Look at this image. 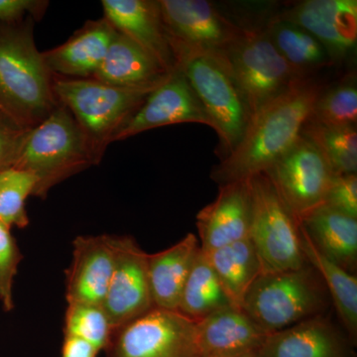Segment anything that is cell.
<instances>
[{
  "label": "cell",
  "mask_w": 357,
  "mask_h": 357,
  "mask_svg": "<svg viewBox=\"0 0 357 357\" xmlns=\"http://www.w3.org/2000/svg\"><path fill=\"white\" fill-rule=\"evenodd\" d=\"M232 306L201 248L183 289L178 312L195 321Z\"/></svg>",
  "instance_id": "cell-27"
},
{
  "label": "cell",
  "mask_w": 357,
  "mask_h": 357,
  "mask_svg": "<svg viewBox=\"0 0 357 357\" xmlns=\"http://www.w3.org/2000/svg\"><path fill=\"white\" fill-rule=\"evenodd\" d=\"M21 260L22 255L10 227L0 222V305L4 312H11L15 307L13 283Z\"/></svg>",
  "instance_id": "cell-32"
},
{
  "label": "cell",
  "mask_w": 357,
  "mask_h": 357,
  "mask_svg": "<svg viewBox=\"0 0 357 357\" xmlns=\"http://www.w3.org/2000/svg\"><path fill=\"white\" fill-rule=\"evenodd\" d=\"M98 349L81 338L65 335L62 357H96Z\"/></svg>",
  "instance_id": "cell-36"
},
{
  "label": "cell",
  "mask_w": 357,
  "mask_h": 357,
  "mask_svg": "<svg viewBox=\"0 0 357 357\" xmlns=\"http://www.w3.org/2000/svg\"><path fill=\"white\" fill-rule=\"evenodd\" d=\"M259 357H351L349 342L321 316L270 333Z\"/></svg>",
  "instance_id": "cell-20"
},
{
  "label": "cell",
  "mask_w": 357,
  "mask_h": 357,
  "mask_svg": "<svg viewBox=\"0 0 357 357\" xmlns=\"http://www.w3.org/2000/svg\"><path fill=\"white\" fill-rule=\"evenodd\" d=\"M115 262L114 236H81L73 241V257L66 271L68 303L102 306Z\"/></svg>",
  "instance_id": "cell-15"
},
{
  "label": "cell",
  "mask_w": 357,
  "mask_h": 357,
  "mask_svg": "<svg viewBox=\"0 0 357 357\" xmlns=\"http://www.w3.org/2000/svg\"><path fill=\"white\" fill-rule=\"evenodd\" d=\"M204 255L222 284L230 304L241 309L249 288L262 274L261 264L250 238Z\"/></svg>",
  "instance_id": "cell-25"
},
{
  "label": "cell",
  "mask_w": 357,
  "mask_h": 357,
  "mask_svg": "<svg viewBox=\"0 0 357 357\" xmlns=\"http://www.w3.org/2000/svg\"><path fill=\"white\" fill-rule=\"evenodd\" d=\"M277 17L304 28L324 45L333 64L342 62L356 50V0H305Z\"/></svg>",
  "instance_id": "cell-14"
},
{
  "label": "cell",
  "mask_w": 357,
  "mask_h": 357,
  "mask_svg": "<svg viewBox=\"0 0 357 357\" xmlns=\"http://www.w3.org/2000/svg\"><path fill=\"white\" fill-rule=\"evenodd\" d=\"M117 30L109 20L89 21L66 43L42 56L53 76L91 79L102 64Z\"/></svg>",
  "instance_id": "cell-19"
},
{
  "label": "cell",
  "mask_w": 357,
  "mask_h": 357,
  "mask_svg": "<svg viewBox=\"0 0 357 357\" xmlns=\"http://www.w3.org/2000/svg\"><path fill=\"white\" fill-rule=\"evenodd\" d=\"M159 6L170 44L222 53L243 30L206 0H159Z\"/></svg>",
  "instance_id": "cell-12"
},
{
  "label": "cell",
  "mask_w": 357,
  "mask_h": 357,
  "mask_svg": "<svg viewBox=\"0 0 357 357\" xmlns=\"http://www.w3.org/2000/svg\"><path fill=\"white\" fill-rule=\"evenodd\" d=\"M264 30L279 53L303 76L333 65L324 45L304 28L275 16Z\"/></svg>",
  "instance_id": "cell-26"
},
{
  "label": "cell",
  "mask_w": 357,
  "mask_h": 357,
  "mask_svg": "<svg viewBox=\"0 0 357 357\" xmlns=\"http://www.w3.org/2000/svg\"><path fill=\"white\" fill-rule=\"evenodd\" d=\"M105 351V357H199L196 321L154 307L112 331Z\"/></svg>",
  "instance_id": "cell-9"
},
{
  "label": "cell",
  "mask_w": 357,
  "mask_h": 357,
  "mask_svg": "<svg viewBox=\"0 0 357 357\" xmlns=\"http://www.w3.org/2000/svg\"><path fill=\"white\" fill-rule=\"evenodd\" d=\"M170 73L139 44L117 31L91 79L116 86H158Z\"/></svg>",
  "instance_id": "cell-21"
},
{
  "label": "cell",
  "mask_w": 357,
  "mask_h": 357,
  "mask_svg": "<svg viewBox=\"0 0 357 357\" xmlns=\"http://www.w3.org/2000/svg\"><path fill=\"white\" fill-rule=\"evenodd\" d=\"M53 77L35 44L32 17L0 23V112L27 130L38 126L59 105Z\"/></svg>",
  "instance_id": "cell-2"
},
{
  "label": "cell",
  "mask_w": 357,
  "mask_h": 357,
  "mask_svg": "<svg viewBox=\"0 0 357 357\" xmlns=\"http://www.w3.org/2000/svg\"><path fill=\"white\" fill-rule=\"evenodd\" d=\"M319 252L349 273L357 267V218L321 206L300 220Z\"/></svg>",
  "instance_id": "cell-23"
},
{
  "label": "cell",
  "mask_w": 357,
  "mask_h": 357,
  "mask_svg": "<svg viewBox=\"0 0 357 357\" xmlns=\"http://www.w3.org/2000/svg\"><path fill=\"white\" fill-rule=\"evenodd\" d=\"M301 245L307 264L321 276L351 344L357 338V276L319 252L300 225Z\"/></svg>",
  "instance_id": "cell-24"
},
{
  "label": "cell",
  "mask_w": 357,
  "mask_h": 357,
  "mask_svg": "<svg viewBox=\"0 0 357 357\" xmlns=\"http://www.w3.org/2000/svg\"><path fill=\"white\" fill-rule=\"evenodd\" d=\"M27 129L0 112V172L13 168Z\"/></svg>",
  "instance_id": "cell-34"
},
{
  "label": "cell",
  "mask_w": 357,
  "mask_h": 357,
  "mask_svg": "<svg viewBox=\"0 0 357 357\" xmlns=\"http://www.w3.org/2000/svg\"><path fill=\"white\" fill-rule=\"evenodd\" d=\"M263 174L270 178L299 222L323 206L335 176L318 148L302 134L295 144Z\"/></svg>",
  "instance_id": "cell-10"
},
{
  "label": "cell",
  "mask_w": 357,
  "mask_h": 357,
  "mask_svg": "<svg viewBox=\"0 0 357 357\" xmlns=\"http://www.w3.org/2000/svg\"><path fill=\"white\" fill-rule=\"evenodd\" d=\"M105 18L122 33L149 52L168 72L176 61L162 20L159 1L154 0H102Z\"/></svg>",
  "instance_id": "cell-17"
},
{
  "label": "cell",
  "mask_w": 357,
  "mask_h": 357,
  "mask_svg": "<svg viewBox=\"0 0 357 357\" xmlns=\"http://www.w3.org/2000/svg\"><path fill=\"white\" fill-rule=\"evenodd\" d=\"M222 54L250 119L268 102L307 77L279 53L264 28L243 27L238 38Z\"/></svg>",
  "instance_id": "cell-8"
},
{
  "label": "cell",
  "mask_w": 357,
  "mask_h": 357,
  "mask_svg": "<svg viewBox=\"0 0 357 357\" xmlns=\"http://www.w3.org/2000/svg\"><path fill=\"white\" fill-rule=\"evenodd\" d=\"M176 68L188 82L210 115L220 138V159L237 147L249 121L248 107L222 53L171 43Z\"/></svg>",
  "instance_id": "cell-4"
},
{
  "label": "cell",
  "mask_w": 357,
  "mask_h": 357,
  "mask_svg": "<svg viewBox=\"0 0 357 357\" xmlns=\"http://www.w3.org/2000/svg\"><path fill=\"white\" fill-rule=\"evenodd\" d=\"M301 134L318 148L335 175L356 174V126H326L307 119Z\"/></svg>",
  "instance_id": "cell-28"
},
{
  "label": "cell",
  "mask_w": 357,
  "mask_h": 357,
  "mask_svg": "<svg viewBox=\"0 0 357 357\" xmlns=\"http://www.w3.org/2000/svg\"><path fill=\"white\" fill-rule=\"evenodd\" d=\"M48 1L36 0H0V23L13 24L24 20L26 14L42 15Z\"/></svg>",
  "instance_id": "cell-35"
},
{
  "label": "cell",
  "mask_w": 357,
  "mask_h": 357,
  "mask_svg": "<svg viewBox=\"0 0 357 357\" xmlns=\"http://www.w3.org/2000/svg\"><path fill=\"white\" fill-rule=\"evenodd\" d=\"M316 270L260 274L249 288L241 310L270 335L319 316L326 307L325 285Z\"/></svg>",
  "instance_id": "cell-6"
},
{
  "label": "cell",
  "mask_w": 357,
  "mask_h": 357,
  "mask_svg": "<svg viewBox=\"0 0 357 357\" xmlns=\"http://www.w3.org/2000/svg\"><path fill=\"white\" fill-rule=\"evenodd\" d=\"M37 178L15 168L0 172V222L8 227L24 229L29 225L26 199L33 196Z\"/></svg>",
  "instance_id": "cell-30"
},
{
  "label": "cell",
  "mask_w": 357,
  "mask_h": 357,
  "mask_svg": "<svg viewBox=\"0 0 357 357\" xmlns=\"http://www.w3.org/2000/svg\"><path fill=\"white\" fill-rule=\"evenodd\" d=\"M217 198L197 215L199 248L210 253L249 238L251 201L248 180L220 185Z\"/></svg>",
  "instance_id": "cell-16"
},
{
  "label": "cell",
  "mask_w": 357,
  "mask_h": 357,
  "mask_svg": "<svg viewBox=\"0 0 357 357\" xmlns=\"http://www.w3.org/2000/svg\"><path fill=\"white\" fill-rule=\"evenodd\" d=\"M199 357H236L258 351L268 333L234 306L196 321Z\"/></svg>",
  "instance_id": "cell-18"
},
{
  "label": "cell",
  "mask_w": 357,
  "mask_h": 357,
  "mask_svg": "<svg viewBox=\"0 0 357 357\" xmlns=\"http://www.w3.org/2000/svg\"><path fill=\"white\" fill-rule=\"evenodd\" d=\"M114 273L102 303L112 331L154 307L147 253L131 236H114Z\"/></svg>",
  "instance_id": "cell-11"
},
{
  "label": "cell",
  "mask_w": 357,
  "mask_h": 357,
  "mask_svg": "<svg viewBox=\"0 0 357 357\" xmlns=\"http://www.w3.org/2000/svg\"><path fill=\"white\" fill-rule=\"evenodd\" d=\"M112 328L102 306L68 303L65 314L64 333L86 340L98 351L109 344Z\"/></svg>",
  "instance_id": "cell-31"
},
{
  "label": "cell",
  "mask_w": 357,
  "mask_h": 357,
  "mask_svg": "<svg viewBox=\"0 0 357 357\" xmlns=\"http://www.w3.org/2000/svg\"><path fill=\"white\" fill-rule=\"evenodd\" d=\"M236 357H259L258 356L257 351L249 352V354H243V356Z\"/></svg>",
  "instance_id": "cell-37"
},
{
  "label": "cell",
  "mask_w": 357,
  "mask_h": 357,
  "mask_svg": "<svg viewBox=\"0 0 357 357\" xmlns=\"http://www.w3.org/2000/svg\"><path fill=\"white\" fill-rule=\"evenodd\" d=\"M251 201L250 238L262 274L307 266L301 245L300 222L279 196L270 178L257 174L248 178Z\"/></svg>",
  "instance_id": "cell-7"
},
{
  "label": "cell",
  "mask_w": 357,
  "mask_h": 357,
  "mask_svg": "<svg viewBox=\"0 0 357 357\" xmlns=\"http://www.w3.org/2000/svg\"><path fill=\"white\" fill-rule=\"evenodd\" d=\"M178 123H199L213 128L210 115L182 70L176 68L131 117L115 141L128 139L150 129Z\"/></svg>",
  "instance_id": "cell-13"
},
{
  "label": "cell",
  "mask_w": 357,
  "mask_h": 357,
  "mask_svg": "<svg viewBox=\"0 0 357 357\" xmlns=\"http://www.w3.org/2000/svg\"><path fill=\"white\" fill-rule=\"evenodd\" d=\"M324 206L357 218L356 174L333 176Z\"/></svg>",
  "instance_id": "cell-33"
},
{
  "label": "cell",
  "mask_w": 357,
  "mask_h": 357,
  "mask_svg": "<svg viewBox=\"0 0 357 357\" xmlns=\"http://www.w3.org/2000/svg\"><path fill=\"white\" fill-rule=\"evenodd\" d=\"M160 84L116 86L93 79L53 77L56 98L70 110L83 130L96 164Z\"/></svg>",
  "instance_id": "cell-3"
},
{
  "label": "cell",
  "mask_w": 357,
  "mask_h": 357,
  "mask_svg": "<svg viewBox=\"0 0 357 357\" xmlns=\"http://www.w3.org/2000/svg\"><path fill=\"white\" fill-rule=\"evenodd\" d=\"M309 119L326 126H356V75H347L330 88H324L314 103V110Z\"/></svg>",
  "instance_id": "cell-29"
},
{
  "label": "cell",
  "mask_w": 357,
  "mask_h": 357,
  "mask_svg": "<svg viewBox=\"0 0 357 357\" xmlns=\"http://www.w3.org/2000/svg\"><path fill=\"white\" fill-rule=\"evenodd\" d=\"M324 88L304 77L268 102L251 117L236 149L213 169L211 178L222 185L266 172L300 137Z\"/></svg>",
  "instance_id": "cell-1"
},
{
  "label": "cell",
  "mask_w": 357,
  "mask_h": 357,
  "mask_svg": "<svg viewBox=\"0 0 357 357\" xmlns=\"http://www.w3.org/2000/svg\"><path fill=\"white\" fill-rule=\"evenodd\" d=\"M199 248L198 237L188 234L171 248L148 255V276L155 307L178 312L183 289Z\"/></svg>",
  "instance_id": "cell-22"
},
{
  "label": "cell",
  "mask_w": 357,
  "mask_h": 357,
  "mask_svg": "<svg viewBox=\"0 0 357 357\" xmlns=\"http://www.w3.org/2000/svg\"><path fill=\"white\" fill-rule=\"evenodd\" d=\"M96 165L86 136L70 110L59 103L44 121L25 133L13 168L37 178L33 196L46 198L59 183Z\"/></svg>",
  "instance_id": "cell-5"
}]
</instances>
